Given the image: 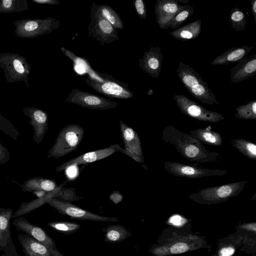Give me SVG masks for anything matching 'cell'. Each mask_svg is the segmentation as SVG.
<instances>
[{
  "label": "cell",
  "instance_id": "40",
  "mask_svg": "<svg viewBox=\"0 0 256 256\" xmlns=\"http://www.w3.org/2000/svg\"><path fill=\"white\" fill-rule=\"evenodd\" d=\"M10 160V152L8 148L0 142V164H4Z\"/></svg>",
  "mask_w": 256,
  "mask_h": 256
},
{
  "label": "cell",
  "instance_id": "12",
  "mask_svg": "<svg viewBox=\"0 0 256 256\" xmlns=\"http://www.w3.org/2000/svg\"><path fill=\"white\" fill-rule=\"evenodd\" d=\"M119 126L124 146L122 152L138 163H144V156L138 133L122 120L120 121Z\"/></svg>",
  "mask_w": 256,
  "mask_h": 256
},
{
  "label": "cell",
  "instance_id": "45",
  "mask_svg": "<svg viewBox=\"0 0 256 256\" xmlns=\"http://www.w3.org/2000/svg\"><path fill=\"white\" fill-rule=\"evenodd\" d=\"M52 256H65L56 248L50 250Z\"/></svg>",
  "mask_w": 256,
  "mask_h": 256
},
{
  "label": "cell",
  "instance_id": "11",
  "mask_svg": "<svg viewBox=\"0 0 256 256\" xmlns=\"http://www.w3.org/2000/svg\"><path fill=\"white\" fill-rule=\"evenodd\" d=\"M66 102L92 110H104L115 108L118 103L87 92L72 88Z\"/></svg>",
  "mask_w": 256,
  "mask_h": 256
},
{
  "label": "cell",
  "instance_id": "46",
  "mask_svg": "<svg viewBox=\"0 0 256 256\" xmlns=\"http://www.w3.org/2000/svg\"><path fill=\"white\" fill-rule=\"evenodd\" d=\"M12 3V0H4L3 1V5L6 8H9Z\"/></svg>",
  "mask_w": 256,
  "mask_h": 256
},
{
  "label": "cell",
  "instance_id": "44",
  "mask_svg": "<svg viewBox=\"0 0 256 256\" xmlns=\"http://www.w3.org/2000/svg\"><path fill=\"white\" fill-rule=\"evenodd\" d=\"M251 12L254 18L255 23H256V0H250Z\"/></svg>",
  "mask_w": 256,
  "mask_h": 256
},
{
  "label": "cell",
  "instance_id": "2",
  "mask_svg": "<svg viewBox=\"0 0 256 256\" xmlns=\"http://www.w3.org/2000/svg\"><path fill=\"white\" fill-rule=\"evenodd\" d=\"M161 137L164 142L174 146L176 150L190 162H217L222 158L220 153L209 150L198 140L174 126H166L162 130Z\"/></svg>",
  "mask_w": 256,
  "mask_h": 256
},
{
  "label": "cell",
  "instance_id": "35",
  "mask_svg": "<svg viewBox=\"0 0 256 256\" xmlns=\"http://www.w3.org/2000/svg\"><path fill=\"white\" fill-rule=\"evenodd\" d=\"M234 229L236 231L248 237H250V235L256 236V222L239 224L234 228Z\"/></svg>",
  "mask_w": 256,
  "mask_h": 256
},
{
  "label": "cell",
  "instance_id": "22",
  "mask_svg": "<svg viewBox=\"0 0 256 256\" xmlns=\"http://www.w3.org/2000/svg\"><path fill=\"white\" fill-rule=\"evenodd\" d=\"M68 181V180H66L60 185L58 186L54 190L48 192L41 198H37L30 202H22L20 208L14 213L12 218H16L30 212L44 204H47L50 199L56 198L58 196L60 190Z\"/></svg>",
  "mask_w": 256,
  "mask_h": 256
},
{
  "label": "cell",
  "instance_id": "31",
  "mask_svg": "<svg viewBox=\"0 0 256 256\" xmlns=\"http://www.w3.org/2000/svg\"><path fill=\"white\" fill-rule=\"evenodd\" d=\"M235 117L240 120H256V101L251 100L246 104L238 106L235 108Z\"/></svg>",
  "mask_w": 256,
  "mask_h": 256
},
{
  "label": "cell",
  "instance_id": "9",
  "mask_svg": "<svg viewBox=\"0 0 256 256\" xmlns=\"http://www.w3.org/2000/svg\"><path fill=\"white\" fill-rule=\"evenodd\" d=\"M47 204L59 214L68 216L72 219L103 222L118 221L116 218L102 216L84 210L70 202L60 201L54 198L50 199Z\"/></svg>",
  "mask_w": 256,
  "mask_h": 256
},
{
  "label": "cell",
  "instance_id": "20",
  "mask_svg": "<svg viewBox=\"0 0 256 256\" xmlns=\"http://www.w3.org/2000/svg\"><path fill=\"white\" fill-rule=\"evenodd\" d=\"M246 236L236 231L218 240V245L211 256H232L244 243Z\"/></svg>",
  "mask_w": 256,
  "mask_h": 256
},
{
  "label": "cell",
  "instance_id": "3",
  "mask_svg": "<svg viewBox=\"0 0 256 256\" xmlns=\"http://www.w3.org/2000/svg\"><path fill=\"white\" fill-rule=\"evenodd\" d=\"M176 72L180 82L194 98L204 104H218L208 84L193 68L180 62Z\"/></svg>",
  "mask_w": 256,
  "mask_h": 256
},
{
  "label": "cell",
  "instance_id": "15",
  "mask_svg": "<svg viewBox=\"0 0 256 256\" xmlns=\"http://www.w3.org/2000/svg\"><path fill=\"white\" fill-rule=\"evenodd\" d=\"M12 224L20 232L28 235L49 249L56 248L54 240L42 228L30 223L22 216L14 218Z\"/></svg>",
  "mask_w": 256,
  "mask_h": 256
},
{
  "label": "cell",
  "instance_id": "39",
  "mask_svg": "<svg viewBox=\"0 0 256 256\" xmlns=\"http://www.w3.org/2000/svg\"><path fill=\"white\" fill-rule=\"evenodd\" d=\"M61 50L66 56H67L68 57L73 61L75 64H83L86 67L90 68L89 64H87L86 61L75 55L71 51H70L63 47L61 48Z\"/></svg>",
  "mask_w": 256,
  "mask_h": 256
},
{
  "label": "cell",
  "instance_id": "34",
  "mask_svg": "<svg viewBox=\"0 0 256 256\" xmlns=\"http://www.w3.org/2000/svg\"><path fill=\"white\" fill-rule=\"evenodd\" d=\"M82 198L77 196L76 194L75 188H62L59 192L56 199L64 202H71L74 201L82 199Z\"/></svg>",
  "mask_w": 256,
  "mask_h": 256
},
{
  "label": "cell",
  "instance_id": "23",
  "mask_svg": "<svg viewBox=\"0 0 256 256\" xmlns=\"http://www.w3.org/2000/svg\"><path fill=\"white\" fill-rule=\"evenodd\" d=\"M254 48V46H242L234 47L223 52L221 54L216 57L211 62L212 65H228L238 61L246 56L248 52Z\"/></svg>",
  "mask_w": 256,
  "mask_h": 256
},
{
  "label": "cell",
  "instance_id": "8",
  "mask_svg": "<svg viewBox=\"0 0 256 256\" xmlns=\"http://www.w3.org/2000/svg\"><path fill=\"white\" fill-rule=\"evenodd\" d=\"M173 98L182 114L199 121L216 123L224 118L221 114L205 108L184 94H174Z\"/></svg>",
  "mask_w": 256,
  "mask_h": 256
},
{
  "label": "cell",
  "instance_id": "10",
  "mask_svg": "<svg viewBox=\"0 0 256 256\" xmlns=\"http://www.w3.org/2000/svg\"><path fill=\"white\" fill-rule=\"evenodd\" d=\"M164 168L172 175L188 178L222 176L228 172V170L226 169L202 168L175 162L166 161L164 163Z\"/></svg>",
  "mask_w": 256,
  "mask_h": 256
},
{
  "label": "cell",
  "instance_id": "48",
  "mask_svg": "<svg viewBox=\"0 0 256 256\" xmlns=\"http://www.w3.org/2000/svg\"><path fill=\"white\" fill-rule=\"evenodd\" d=\"M153 92H154L153 90L150 89V90H148V92H147V94H148V96H151V95H152V94H153Z\"/></svg>",
  "mask_w": 256,
  "mask_h": 256
},
{
  "label": "cell",
  "instance_id": "32",
  "mask_svg": "<svg viewBox=\"0 0 256 256\" xmlns=\"http://www.w3.org/2000/svg\"><path fill=\"white\" fill-rule=\"evenodd\" d=\"M48 225L52 230L67 235L74 234L81 227L78 223L63 221L50 222Z\"/></svg>",
  "mask_w": 256,
  "mask_h": 256
},
{
  "label": "cell",
  "instance_id": "25",
  "mask_svg": "<svg viewBox=\"0 0 256 256\" xmlns=\"http://www.w3.org/2000/svg\"><path fill=\"white\" fill-rule=\"evenodd\" d=\"M202 31V20L198 19L172 30L170 34L178 40L187 41L198 37Z\"/></svg>",
  "mask_w": 256,
  "mask_h": 256
},
{
  "label": "cell",
  "instance_id": "17",
  "mask_svg": "<svg viewBox=\"0 0 256 256\" xmlns=\"http://www.w3.org/2000/svg\"><path fill=\"white\" fill-rule=\"evenodd\" d=\"M164 54L159 46H152L138 60V66L152 78H158L161 72Z\"/></svg>",
  "mask_w": 256,
  "mask_h": 256
},
{
  "label": "cell",
  "instance_id": "13",
  "mask_svg": "<svg viewBox=\"0 0 256 256\" xmlns=\"http://www.w3.org/2000/svg\"><path fill=\"white\" fill-rule=\"evenodd\" d=\"M13 214L12 209L0 208V251L3 252L2 256H20L16 252L10 230Z\"/></svg>",
  "mask_w": 256,
  "mask_h": 256
},
{
  "label": "cell",
  "instance_id": "38",
  "mask_svg": "<svg viewBox=\"0 0 256 256\" xmlns=\"http://www.w3.org/2000/svg\"><path fill=\"white\" fill-rule=\"evenodd\" d=\"M190 221L191 220L186 219L184 217L179 214L172 216L168 220V222L169 224L173 226H182L188 224Z\"/></svg>",
  "mask_w": 256,
  "mask_h": 256
},
{
  "label": "cell",
  "instance_id": "36",
  "mask_svg": "<svg viewBox=\"0 0 256 256\" xmlns=\"http://www.w3.org/2000/svg\"><path fill=\"white\" fill-rule=\"evenodd\" d=\"M256 238L246 236L244 244L242 246L240 250L249 254H251L254 256H256Z\"/></svg>",
  "mask_w": 256,
  "mask_h": 256
},
{
  "label": "cell",
  "instance_id": "26",
  "mask_svg": "<svg viewBox=\"0 0 256 256\" xmlns=\"http://www.w3.org/2000/svg\"><path fill=\"white\" fill-rule=\"evenodd\" d=\"M105 242L118 243L122 242L132 236L126 228L120 224H110L102 228Z\"/></svg>",
  "mask_w": 256,
  "mask_h": 256
},
{
  "label": "cell",
  "instance_id": "30",
  "mask_svg": "<svg viewBox=\"0 0 256 256\" xmlns=\"http://www.w3.org/2000/svg\"><path fill=\"white\" fill-rule=\"evenodd\" d=\"M228 18L231 26L236 30L242 32L246 28V14L240 8H232L230 11Z\"/></svg>",
  "mask_w": 256,
  "mask_h": 256
},
{
  "label": "cell",
  "instance_id": "16",
  "mask_svg": "<svg viewBox=\"0 0 256 256\" xmlns=\"http://www.w3.org/2000/svg\"><path fill=\"white\" fill-rule=\"evenodd\" d=\"M184 5H181L176 0H157L154 12L156 22L160 28H168V24L173 18L184 8Z\"/></svg>",
  "mask_w": 256,
  "mask_h": 256
},
{
  "label": "cell",
  "instance_id": "18",
  "mask_svg": "<svg viewBox=\"0 0 256 256\" xmlns=\"http://www.w3.org/2000/svg\"><path fill=\"white\" fill-rule=\"evenodd\" d=\"M230 72V81L237 83L254 76L256 74V54L246 56L237 62Z\"/></svg>",
  "mask_w": 256,
  "mask_h": 256
},
{
  "label": "cell",
  "instance_id": "47",
  "mask_svg": "<svg viewBox=\"0 0 256 256\" xmlns=\"http://www.w3.org/2000/svg\"><path fill=\"white\" fill-rule=\"evenodd\" d=\"M176 1L179 3H182V4H185V5H186L189 2V0H176Z\"/></svg>",
  "mask_w": 256,
  "mask_h": 256
},
{
  "label": "cell",
  "instance_id": "24",
  "mask_svg": "<svg viewBox=\"0 0 256 256\" xmlns=\"http://www.w3.org/2000/svg\"><path fill=\"white\" fill-rule=\"evenodd\" d=\"M24 192H50L58 186L56 181L42 177H34L20 184Z\"/></svg>",
  "mask_w": 256,
  "mask_h": 256
},
{
  "label": "cell",
  "instance_id": "28",
  "mask_svg": "<svg viewBox=\"0 0 256 256\" xmlns=\"http://www.w3.org/2000/svg\"><path fill=\"white\" fill-rule=\"evenodd\" d=\"M231 143L242 155L252 160H256V145L254 143L242 138H234Z\"/></svg>",
  "mask_w": 256,
  "mask_h": 256
},
{
  "label": "cell",
  "instance_id": "5",
  "mask_svg": "<svg viewBox=\"0 0 256 256\" xmlns=\"http://www.w3.org/2000/svg\"><path fill=\"white\" fill-rule=\"evenodd\" d=\"M247 182L242 180L206 188L190 194L188 198L200 204L210 205L226 202L230 198L237 196L244 190Z\"/></svg>",
  "mask_w": 256,
  "mask_h": 256
},
{
  "label": "cell",
  "instance_id": "27",
  "mask_svg": "<svg viewBox=\"0 0 256 256\" xmlns=\"http://www.w3.org/2000/svg\"><path fill=\"white\" fill-rule=\"evenodd\" d=\"M190 134L202 143L213 146H220L222 144V138L220 134L214 131L208 127L205 128H198L189 132Z\"/></svg>",
  "mask_w": 256,
  "mask_h": 256
},
{
  "label": "cell",
  "instance_id": "7",
  "mask_svg": "<svg viewBox=\"0 0 256 256\" xmlns=\"http://www.w3.org/2000/svg\"><path fill=\"white\" fill-rule=\"evenodd\" d=\"M87 30L90 36L102 45L118 40L117 29L102 17L96 3H93L90 8V22Z\"/></svg>",
  "mask_w": 256,
  "mask_h": 256
},
{
  "label": "cell",
  "instance_id": "21",
  "mask_svg": "<svg viewBox=\"0 0 256 256\" xmlns=\"http://www.w3.org/2000/svg\"><path fill=\"white\" fill-rule=\"evenodd\" d=\"M18 238L26 256H52L50 249L28 235L19 232Z\"/></svg>",
  "mask_w": 256,
  "mask_h": 256
},
{
  "label": "cell",
  "instance_id": "33",
  "mask_svg": "<svg viewBox=\"0 0 256 256\" xmlns=\"http://www.w3.org/2000/svg\"><path fill=\"white\" fill-rule=\"evenodd\" d=\"M194 12V8L188 4L184 5V9L178 12L168 24V28L174 30L178 28L184 22L190 18Z\"/></svg>",
  "mask_w": 256,
  "mask_h": 256
},
{
  "label": "cell",
  "instance_id": "6",
  "mask_svg": "<svg viewBox=\"0 0 256 256\" xmlns=\"http://www.w3.org/2000/svg\"><path fill=\"white\" fill-rule=\"evenodd\" d=\"M84 134V128L78 124H70L60 131L55 142L48 152V158L64 157L76 150Z\"/></svg>",
  "mask_w": 256,
  "mask_h": 256
},
{
  "label": "cell",
  "instance_id": "29",
  "mask_svg": "<svg viewBox=\"0 0 256 256\" xmlns=\"http://www.w3.org/2000/svg\"><path fill=\"white\" fill-rule=\"evenodd\" d=\"M100 13L102 17L116 29H122L124 22L120 15L108 5H98Z\"/></svg>",
  "mask_w": 256,
  "mask_h": 256
},
{
  "label": "cell",
  "instance_id": "42",
  "mask_svg": "<svg viewBox=\"0 0 256 256\" xmlns=\"http://www.w3.org/2000/svg\"><path fill=\"white\" fill-rule=\"evenodd\" d=\"M38 26V24L35 21L28 22L24 26V29L26 31H32L36 30Z\"/></svg>",
  "mask_w": 256,
  "mask_h": 256
},
{
  "label": "cell",
  "instance_id": "43",
  "mask_svg": "<svg viewBox=\"0 0 256 256\" xmlns=\"http://www.w3.org/2000/svg\"><path fill=\"white\" fill-rule=\"evenodd\" d=\"M14 69L20 74H23L24 72V68L21 62L18 60H14L13 62Z\"/></svg>",
  "mask_w": 256,
  "mask_h": 256
},
{
  "label": "cell",
  "instance_id": "4",
  "mask_svg": "<svg viewBox=\"0 0 256 256\" xmlns=\"http://www.w3.org/2000/svg\"><path fill=\"white\" fill-rule=\"evenodd\" d=\"M86 82L94 90L108 98L128 99L134 96L128 88V84L116 79L106 72L90 69Z\"/></svg>",
  "mask_w": 256,
  "mask_h": 256
},
{
  "label": "cell",
  "instance_id": "1",
  "mask_svg": "<svg viewBox=\"0 0 256 256\" xmlns=\"http://www.w3.org/2000/svg\"><path fill=\"white\" fill-rule=\"evenodd\" d=\"M190 222L182 226H170L164 228L148 249L152 256H172L201 250H210L212 246L206 236L194 234Z\"/></svg>",
  "mask_w": 256,
  "mask_h": 256
},
{
  "label": "cell",
  "instance_id": "37",
  "mask_svg": "<svg viewBox=\"0 0 256 256\" xmlns=\"http://www.w3.org/2000/svg\"><path fill=\"white\" fill-rule=\"evenodd\" d=\"M134 6L138 16L141 19H145L146 17V6L143 0H135L133 1Z\"/></svg>",
  "mask_w": 256,
  "mask_h": 256
},
{
  "label": "cell",
  "instance_id": "19",
  "mask_svg": "<svg viewBox=\"0 0 256 256\" xmlns=\"http://www.w3.org/2000/svg\"><path fill=\"white\" fill-rule=\"evenodd\" d=\"M24 113L30 118L29 124L34 129L33 140L39 144L48 130V114L43 110L32 108L25 110Z\"/></svg>",
  "mask_w": 256,
  "mask_h": 256
},
{
  "label": "cell",
  "instance_id": "14",
  "mask_svg": "<svg viewBox=\"0 0 256 256\" xmlns=\"http://www.w3.org/2000/svg\"><path fill=\"white\" fill-rule=\"evenodd\" d=\"M122 148L118 144H111L106 148L84 153L58 166L56 168V172H60L66 170L70 167L104 159L116 152H122Z\"/></svg>",
  "mask_w": 256,
  "mask_h": 256
},
{
  "label": "cell",
  "instance_id": "41",
  "mask_svg": "<svg viewBox=\"0 0 256 256\" xmlns=\"http://www.w3.org/2000/svg\"><path fill=\"white\" fill-rule=\"evenodd\" d=\"M110 199L114 203L117 204L122 201L123 196L119 191H114L110 196Z\"/></svg>",
  "mask_w": 256,
  "mask_h": 256
}]
</instances>
